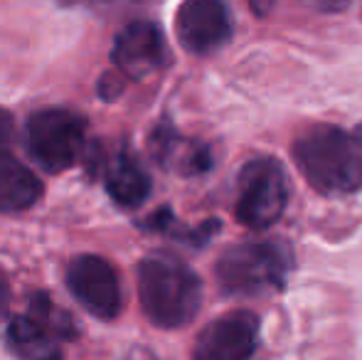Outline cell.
Returning a JSON list of instances; mask_svg holds the SVG:
<instances>
[{
	"instance_id": "5b68a950",
	"label": "cell",
	"mask_w": 362,
	"mask_h": 360,
	"mask_svg": "<svg viewBox=\"0 0 362 360\" xmlns=\"http://www.w3.org/2000/svg\"><path fill=\"white\" fill-rule=\"evenodd\" d=\"M288 205V180L284 166L272 156L244 163L239 173V197L234 215L249 230H267L281 220Z\"/></svg>"
},
{
	"instance_id": "4fadbf2b",
	"label": "cell",
	"mask_w": 362,
	"mask_h": 360,
	"mask_svg": "<svg viewBox=\"0 0 362 360\" xmlns=\"http://www.w3.org/2000/svg\"><path fill=\"white\" fill-rule=\"evenodd\" d=\"M33 321H37L45 331L49 333L52 338H64V341H72L76 328L72 323V318L67 316L64 311H59L47 296H35L33 298V313H30Z\"/></svg>"
},
{
	"instance_id": "3957f363",
	"label": "cell",
	"mask_w": 362,
	"mask_h": 360,
	"mask_svg": "<svg viewBox=\"0 0 362 360\" xmlns=\"http://www.w3.org/2000/svg\"><path fill=\"white\" fill-rule=\"evenodd\" d=\"M293 269V252L281 240H252L219 255L215 274L227 296H267L281 291Z\"/></svg>"
},
{
	"instance_id": "8fae6325",
	"label": "cell",
	"mask_w": 362,
	"mask_h": 360,
	"mask_svg": "<svg viewBox=\"0 0 362 360\" xmlns=\"http://www.w3.org/2000/svg\"><path fill=\"white\" fill-rule=\"evenodd\" d=\"M42 180L13 153L0 149V212H25L42 197Z\"/></svg>"
},
{
	"instance_id": "277c9868",
	"label": "cell",
	"mask_w": 362,
	"mask_h": 360,
	"mask_svg": "<svg viewBox=\"0 0 362 360\" xmlns=\"http://www.w3.org/2000/svg\"><path fill=\"white\" fill-rule=\"evenodd\" d=\"M25 141L35 163L47 173H62L76 166L86 144V124L69 109L35 111L25 126Z\"/></svg>"
},
{
	"instance_id": "30bf717a",
	"label": "cell",
	"mask_w": 362,
	"mask_h": 360,
	"mask_svg": "<svg viewBox=\"0 0 362 360\" xmlns=\"http://www.w3.org/2000/svg\"><path fill=\"white\" fill-rule=\"evenodd\" d=\"M104 185L109 197L124 210H136L151 195V175L141 166V161L129 149H121L109 161L104 173Z\"/></svg>"
},
{
	"instance_id": "2e32d148",
	"label": "cell",
	"mask_w": 362,
	"mask_h": 360,
	"mask_svg": "<svg viewBox=\"0 0 362 360\" xmlns=\"http://www.w3.org/2000/svg\"><path fill=\"white\" fill-rule=\"evenodd\" d=\"M124 360H160V358H158L151 348L139 346V348H131V351L124 356Z\"/></svg>"
},
{
	"instance_id": "9c48e42d",
	"label": "cell",
	"mask_w": 362,
	"mask_h": 360,
	"mask_svg": "<svg viewBox=\"0 0 362 360\" xmlns=\"http://www.w3.org/2000/svg\"><path fill=\"white\" fill-rule=\"evenodd\" d=\"M116 69L129 79H148L168 62V45L163 30L151 20H134L119 30L111 47Z\"/></svg>"
},
{
	"instance_id": "6da1fadb",
	"label": "cell",
	"mask_w": 362,
	"mask_h": 360,
	"mask_svg": "<svg viewBox=\"0 0 362 360\" xmlns=\"http://www.w3.org/2000/svg\"><path fill=\"white\" fill-rule=\"evenodd\" d=\"M293 163L320 195H350L362 187V146L348 131L313 124L293 141Z\"/></svg>"
},
{
	"instance_id": "9a60e30c",
	"label": "cell",
	"mask_w": 362,
	"mask_h": 360,
	"mask_svg": "<svg viewBox=\"0 0 362 360\" xmlns=\"http://www.w3.org/2000/svg\"><path fill=\"white\" fill-rule=\"evenodd\" d=\"M8 306H10V284H8V277L0 272V318L5 316Z\"/></svg>"
},
{
	"instance_id": "ba28073f",
	"label": "cell",
	"mask_w": 362,
	"mask_h": 360,
	"mask_svg": "<svg viewBox=\"0 0 362 360\" xmlns=\"http://www.w3.org/2000/svg\"><path fill=\"white\" fill-rule=\"evenodd\" d=\"M259 346V318L252 311H229L210 321L192 343V360H249Z\"/></svg>"
},
{
	"instance_id": "8992f818",
	"label": "cell",
	"mask_w": 362,
	"mask_h": 360,
	"mask_svg": "<svg viewBox=\"0 0 362 360\" xmlns=\"http://www.w3.org/2000/svg\"><path fill=\"white\" fill-rule=\"evenodd\" d=\"M67 286L91 316L114 321L124 311V291L119 274L99 255H79L67 267Z\"/></svg>"
},
{
	"instance_id": "e0dca14e",
	"label": "cell",
	"mask_w": 362,
	"mask_h": 360,
	"mask_svg": "<svg viewBox=\"0 0 362 360\" xmlns=\"http://www.w3.org/2000/svg\"><path fill=\"white\" fill-rule=\"evenodd\" d=\"M249 5L257 15H269V10L274 8V0H249Z\"/></svg>"
},
{
	"instance_id": "52a82bcc",
	"label": "cell",
	"mask_w": 362,
	"mask_h": 360,
	"mask_svg": "<svg viewBox=\"0 0 362 360\" xmlns=\"http://www.w3.org/2000/svg\"><path fill=\"white\" fill-rule=\"evenodd\" d=\"M175 35L192 54H210L234 35V15L227 0H182L175 13Z\"/></svg>"
},
{
	"instance_id": "7a4b0ae2",
	"label": "cell",
	"mask_w": 362,
	"mask_h": 360,
	"mask_svg": "<svg viewBox=\"0 0 362 360\" xmlns=\"http://www.w3.org/2000/svg\"><path fill=\"white\" fill-rule=\"evenodd\" d=\"M139 298L153 326L182 328L202 306V281L190 265L156 252L139 265Z\"/></svg>"
},
{
	"instance_id": "7c38bea8",
	"label": "cell",
	"mask_w": 362,
	"mask_h": 360,
	"mask_svg": "<svg viewBox=\"0 0 362 360\" xmlns=\"http://www.w3.org/2000/svg\"><path fill=\"white\" fill-rule=\"evenodd\" d=\"M8 348L18 360H62L57 338H52L30 316H18L8 326Z\"/></svg>"
},
{
	"instance_id": "5bb4252c",
	"label": "cell",
	"mask_w": 362,
	"mask_h": 360,
	"mask_svg": "<svg viewBox=\"0 0 362 360\" xmlns=\"http://www.w3.org/2000/svg\"><path fill=\"white\" fill-rule=\"evenodd\" d=\"M13 134H15L13 116H10L3 106H0V149H5V146L13 141Z\"/></svg>"
},
{
	"instance_id": "ac0fdd59",
	"label": "cell",
	"mask_w": 362,
	"mask_h": 360,
	"mask_svg": "<svg viewBox=\"0 0 362 360\" xmlns=\"http://www.w3.org/2000/svg\"><path fill=\"white\" fill-rule=\"evenodd\" d=\"M360 134H362V131H360Z\"/></svg>"
}]
</instances>
